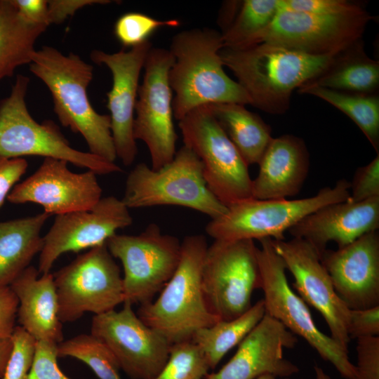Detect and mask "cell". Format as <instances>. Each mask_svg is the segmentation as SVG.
<instances>
[{"instance_id": "10", "label": "cell", "mask_w": 379, "mask_h": 379, "mask_svg": "<svg viewBox=\"0 0 379 379\" xmlns=\"http://www.w3.org/2000/svg\"><path fill=\"white\" fill-rule=\"evenodd\" d=\"M53 274L62 323L98 315L124 303L123 278L106 244L89 249Z\"/></svg>"}, {"instance_id": "13", "label": "cell", "mask_w": 379, "mask_h": 379, "mask_svg": "<svg viewBox=\"0 0 379 379\" xmlns=\"http://www.w3.org/2000/svg\"><path fill=\"white\" fill-rule=\"evenodd\" d=\"M174 58L168 49L152 47L144 65V74L138 92L133 121V135L147 145L151 168L158 170L171 162L176 149L172 90L168 73Z\"/></svg>"}, {"instance_id": "32", "label": "cell", "mask_w": 379, "mask_h": 379, "mask_svg": "<svg viewBox=\"0 0 379 379\" xmlns=\"http://www.w3.org/2000/svg\"><path fill=\"white\" fill-rule=\"evenodd\" d=\"M58 358L72 357L86 364L99 379H121L120 366L111 351L99 339L80 334L58 345Z\"/></svg>"}, {"instance_id": "5", "label": "cell", "mask_w": 379, "mask_h": 379, "mask_svg": "<svg viewBox=\"0 0 379 379\" xmlns=\"http://www.w3.org/2000/svg\"><path fill=\"white\" fill-rule=\"evenodd\" d=\"M29 82L27 77L18 74L10 94L0 102V156L9 159L27 156L54 158L97 175L122 171L114 162L71 147L55 122H37L26 104Z\"/></svg>"}, {"instance_id": "17", "label": "cell", "mask_w": 379, "mask_h": 379, "mask_svg": "<svg viewBox=\"0 0 379 379\" xmlns=\"http://www.w3.org/2000/svg\"><path fill=\"white\" fill-rule=\"evenodd\" d=\"M101 195L102 188L93 171L74 173L67 161L48 157L31 175L14 186L7 200L15 204H37L44 213L58 215L90 209Z\"/></svg>"}, {"instance_id": "34", "label": "cell", "mask_w": 379, "mask_h": 379, "mask_svg": "<svg viewBox=\"0 0 379 379\" xmlns=\"http://www.w3.org/2000/svg\"><path fill=\"white\" fill-rule=\"evenodd\" d=\"M177 19L159 20L139 12H128L116 21L114 33L124 47H135L149 41V37L162 27H178Z\"/></svg>"}, {"instance_id": "14", "label": "cell", "mask_w": 379, "mask_h": 379, "mask_svg": "<svg viewBox=\"0 0 379 379\" xmlns=\"http://www.w3.org/2000/svg\"><path fill=\"white\" fill-rule=\"evenodd\" d=\"M373 17L365 10L320 15L279 9L254 45L267 43L313 55H335L361 39Z\"/></svg>"}, {"instance_id": "25", "label": "cell", "mask_w": 379, "mask_h": 379, "mask_svg": "<svg viewBox=\"0 0 379 379\" xmlns=\"http://www.w3.org/2000/svg\"><path fill=\"white\" fill-rule=\"evenodd\" d=\"M51 215L0 221V286H9L29 266L44 244L41 231Z\"/></svg>"}, {"instance_id": "8", "label": "cell", "mask_w": 379, "mask_h": 379, "mask_svg": "<svg viewBox=\"0 0 379 379\" xmlns=\"http://www.w3.org/2000/svg\"><path fill=\"white\" fill-rule=\"evenodd\" d=\"M259 242L257 258L265 314L304 338L324 361L333 364L343 378H354L356 368L350 360L348 350L317 328L306 302L291 288L285 264L276 252L272 239L265 238Z\"/></svg>"}, {"instance_id": "45", "label": "cell", "mask_w": 379, "mask_h": 379, "mask_svg": "<svg viewBox=\"0 0 379 379\" xmlns=\"http://www.w3.org/2000/svg\"><path fill=\"white\" fill-rule=\"evenodd\" d=\"M12 349L13 342L11 338L0 340V378H2L4 376Z\"/></svg>"}, {"instance_id": "18", "label": "cell", "mask_w": 379, "mask_h": 379, "mask_svg": "<svg viewBox=\"0 0 379 379\" xmlns=\"http://www.w3.org/2000/svg\"><path fill=\"white\" fill-rule=\"evenodd\" d=\"M276 252L294 278L299 296L324 317L331 337L348 350L347 326L350 310L336 293L331 277L316 250L305 240H274Z\"/></svg>"}, {"instance_id": "36", "label": "cell", "mask_w": 379, "mask_h": 379, "mask_svg": "<svg viewBox=\"0 0 379 379\" xmlns=\"http://www.w3.org/2000/svg\"><path fill=\"white\" fill-rule=\"evenodd\" d=\"M279 9L320 15H342L365 11L359 3L347 0H279Z\"/></svg>"}, {"instance_id": "29", "label": "cell", "mask_w": 379, "mask_h": 379, "mask_svg": "<svg viewBox=\"0 0 379 379\" xmlns=\"http://www.w3.org/2000/svg\"><path fill=\"white\" fill-rule=\"evenodd\" d=\"M47 27L25 20L12 0H0V81L31 62L35 43Z\"/></svg>"}, {"instance_id": "44", "label": "cell", "mask_w": 379, "mask_h": 379, "mask_svg": "<svg viewBox=\"0 0 379 379\" xmlns=\"http://www.w3.org/2000/svg\"><path fill=\"white\" fill-rule=\"evenodd\" d=\"M20 15L27 22L49 26L47 0H12Z\"/></svg>"}, {"instance_id": "23", "label": "cell", "mask_w": 379, "mask_h": 379, "mask_svg": "<svg viewBox=\"0 0 379 379\" xmlns=\"http://www.w3.org/2000/svg\"><path fill=\"white\" fill-rule=\"evenodd\" d=\"M252 180V197L285 199L301 190L310 169V154L302 139L291 134L272 138Z\"/></svg>"}, {"instance_id": "12", "label": "cell", "mask_w": 379, "mask_h": 379, "mask_svg": "<svg viewBox=\"0 0 379 379\" xmlns=\"http://www.w3.org/2000/svg\"><path fill=\"white\" fill-rule=\"evenodd\" d=\"M106 245L122 264L125 301L132 305L152 301L172 277L180 259L181 241L163 233L156 223L136 235L116 233Z\"/></svg>"}, {"instance_id": "47", "label": "cell", "mask_w": 379, "mask_h": 379, "mask_svg": "<svg viewBox=\"0 0 379 379\" xmlns=\"http://www.w3.org/2000/svg\"><path fill=\"white\" fill-rule=\"evenodd\" d=\"M257 379H288V378H277L270 375H264Z\"/></svg>"}, {"instance_id": "24", "label": "cell", "mask_w": 379, "mask_h": 379, "mask_svg": "<svg viewBox=\"0 0 379 379\" xmlns=\"http://www.w3.org/2000/svg\"><path fill=\"white\" fill-rule=\"evenodd\" d=\"M39 274L29 265L9 286L18 300V321L36 341L58 345L64 339L53 274Z\"/></svg>"}, {"instance_id": "40", "label": "cell", "mask_w": 379, "mask_h": 379, "mask_svg": "<svg viewBox=\"0 0 379 379\" xmlns=\"http://www.w3.org/2000/svg\"><path fill=\"white\" fill-rule=\"evenodd\" d=\"M347 333L350 340L379 336V306L350 310Z\"/></svg>"}, {"instance_id": "39", "label": "cell", "mask_w": 379, "mask_h": 379, "mask_svg": "<svg viewBox=\"0 0 379 379\" xmlns=\"http://www.w3.org/2000/svg\"><path fill=\"white\" fill-rule=\"evenodd\" d=\"M357 364L352 379H379V336L357 339Z\"/></svg>"}, {"instance_id": "31", "label": "cell", "mask_w": 379, "mask_h": 379, "mask_svg": "<svg viewBox=\"0 0 379 379\" xmlns=\"http://www.w3.org/2000/svg\"><path fill=\"white\" fill-rule=\"evenodd\" d=\"M298 93L316 96L349 117L379 154V98L377 94H358L303 85Z\"/></svg>"}, {"instance_id": "42", "label": "cell", "mask_w": 379, "mask_h": 379, "mask_svg": "<svg viewBox=\"0 0 379 379\" xmlns=\"http://www.w3.org/2000/svg\"><path fill=\"white\" fill-rule=\"evenodd\" d=\"M18 300L10 286H0V340L11 338L16 327Z\"/></svg>"}, {"instance_id": "2", "label": "cell", "mask_w": 379, "mask_h": 379, "mask_svg": "<svg viewBox=\"0 0 379 379\" xmlns=\"http://www.w3.org/2000/svg\"><path fill=\"white\" fill-rule=\"evenodd\" d=\"M223 65L237 79L251 105L272 114L289 108L293 91L319 75L335 55H313L267 43L222 48Z\"/></svg>"}, {"instance_id": "7", "label": "cell", "mask_w": 379, "mask_h": 379, "mask_svg": "<svg viewBox=\"0 0 379 379\" xmlns=\"http://www.w3.org/2000/svg\"><path fill=\"white\" fill-rule=\"evenodd\" d=\"M350 199V182L339 180L315 195L300 199L251 198L227 206L224 214L211 219L206 232L214 240L285 239L284 233L307 215L330 204Z\"/></svg>"}, {"instance_id": "46", "label": "cell", "mask_w": 379, "mask_h": 379, "mask_svg": "<svg viewBox=\"0 0 379 379\" xmlns=\"http://www.w3.org/2000/svg\"><path fill=\"white\" fill-rule=\"evenodd\" d=\"M316 379H332L321 367H314Z\"/></svg>"}, {"instance_id": "27", "label": "cell", "mask_w": 379, "mask_h": 379, "mask_svg": "<svg viewBox=\"0 0 379 379\" xmlns=\"http://www.w3.org/2000/svg\"><path fill=\"white\" fill-rule=\"evenodd\" d=\"M207 105L248 166L258 164L272 139L270 126L244 105Z\"/></svg>"}, {"instance_id": "11", "label": "cell", "mask_w": 379, "mask_h": 379, "mask_svg": "<svg viewBox=\"0 0 379 379\" xmlns=\"http://www.w3.org/2000/svg\"><path fill=\"white\" fill-rule=\"evenodd\" d=\"M261 277L254 241L214 240L202 268V288L210 312L219 320L234 319L253 305Z\"/></svg>"}, {"instance_id": "28", "label": "cell", "mask_w": 379, "mask_h": 379, "mask_svg": "<svg viewBox=\"0 0 379 379\" xmlns=\"http://www.w3.org/2000/svg\"><path fill=\"white\" fill-rule=\"evenodd\" d=\"M279 9V0L225 2L218 20L224 48L242 49L253 46L257 36L272 22Z\"/></svg>"}, {"instance_id": "26", "label": "cell", "mask_w": 379, "mask_h": 379, "mask_svg": "<svg viewBox=\"0 0 379 379\" xmlns=\"http://www.w3.org/2000/svg\"><path fill=\"white\" fill-rule=\"evenodd\" d=\"M304 85L358 94H376L379 62L369 58L361 39L335 55L328 66Z\"/></svg>"}, {"instance_id": "16", "label": "cell", "mask_w": 379, "mask_h": 379, "mask_svg": "<svg viewBox=\"0 0 379 379\" xmlns=\"http://www.w3.org/2000/svg\"><path fill=\"white\" fill-rule=\"evenodd\" d=\"M133 223L129 208L114 196L102 197L91 208L58 215L43 237L38 270L48 273L63 253H77L106 244L107 239Z\"/></svg>"}, {"instance_id": "4", "label": "cell", "mask_w": 379, "mask_h": 379, "mask_svg": "<svg viewBox=\"0 0 379 379\" xmlns=\"http://www.w3.org/2000/svg\"><path fill=\"white\" fill-rule=\"evenodd\" d=\"M208 246L202 234L185 237L172 277L158 298L140 305L136 313L172 345L190 340L195 332L220 321L208 308L202 288V268Z\"/></svg>"}, {"instance_id": "1", "label": "cell", "mask_w": 379, "mask_h": 379, "mask_svg": "<svg viewBox=\"0 0 379 379\" xmlns=\"http://www.w3.org/2000/svg\"><path fill=\"white\" fill-rule=\"evenodd\" d=\"M222 48L221 33L212 28L185 29L173 36L168 50L174 62L168 81L175 93L172 108L176 120L202 105H251L246 91L223 69L220 55Z\"/></svg>"}, {"instance_id": "3", "label": "cell", "mask_w": 379, "mask_h": 379, "mask_svg": "<svg viewBox=\"0 0 379 379\" xmlns=\"http://www.w3.org/2000/svg\"><path fill=\"white\" fill-rule=\"evenodd\" d=\"M29 65L30 72L51 92L53 111L60 124L79 133L89 152L114 162L110 117L97 112L88 96L93 67L77 54L65 55L51 46L36 50Z\"/></svg>"}, {"instance_id": "43", "label": "cell", "mask_w": 379, "mask_h": 379, "mask_svg": "<svg viewBox=\"0 0 379 379\" xmlns=\"http://www.w3.org/2000/svg\"><path fill=\"white\" fill-rule=\"evenodd\" d=\"M48 25L59 24L79 9L93 4H109L106 0H48Z\"/></svg>"}, {"instance_id": "37", "label": "cell", "mask_w": 379, "mask_h": 379, "mask_svg": "<svg viewBox=\"0 0 379 379\" xmlns=\"http://www.w3.org/2000/svg\"><path fill=\"white\" fill-rule=\"evenodd\" d=\"M58 345L36 341L33 361L26 379H71L58 364Z\"/></svg>"}, {"instance_id": "6", "label": "cell", "mask_w": 379, "mask_h": 379, "mask_svg": "<svg viewBox=\"0 0 379 379\" xmlns=\"http://www.w3.org/2000/svg\"><path fill=\"white\" fill-rule=\"evenodd\" d=\"M121 200L128 208L178 206L195 210L211 219L227 210L207 187L201 162L185 145L171 162L158 170L145 163L137 164L127 175Z\"/></svg>"}, {"instance_id": "41", "label": "cell", "mask_w": 379, "mask_h": 379, "mask_svg": "<svg viewBox=\"0 0 379 379\" xmlns=\"http://www.w3.org/2000/svg\"><path fill=\"white\" fill-rule=\"evenodd\" d=\"M27 168L28 163L24 158L9 159L0 156V208Z\"/></svg>"}, {"instance_id": "22", "label": "cell", "mask_w": 379, "mask_h": 379, "mask_svg": "<svg viewBox=\"0 0 379 379\" xmlns=\"http://www.w3.org/2000/svg\"><path fill=\"white\" fill-rule=\"evenodd\" d=\"M379 197L363 201L350 200L324 206L292 227L293 237L308 242L320 258L330 241L342 248L363 234L378 230Z\"/></svg>"}, {"instance_id": "33", "label": "cell", "mask_w": 379, "mask_h": 379, "mask_svg": "<svg viewBox=\"0 0 379 379\" xmlns=\"http://www.w3.org/2000/svg\"><path fill=\"white\" fill-rule=\"evenodd\" d=\"M210 369L199 347L186 340L171 345L166 363L152 379H205Z\"/></svg>"}, {"instance_id": "9", "label": "cell", "mask_w": 379, "mask_h": 379, "mask_svg": "<svg viewBox=\"0 0 379 379\" xmlns=\"http://www.w3.org/2000/svg\"><path fill=\"white\" fill-rule=\"evenodd\" d=\"M182 141L202 164L206 184L226 207L252 197L248 166L207 105L178 121Z\"/></svg>"}, {"instance_id": "21", "label": "cell", "mask_w": 379, "mask_h": 379, "mask_svg": "<svg viewBox=\"0 0 379 379\" xmlns=\"http://www.w3.org/2000/svg\"><path fill=\"white\" fill-rule=\"evenodd\" d=\"M297 343L295 334L265 314L228 362L205 379H257L264 375L288 378L299 368L284 357V349H292Z\"/></svg>"}, {"instance_id": "30", "label": "cell", "mask_w": 379, "mask_h": 379, "mask_svg": "<svg viewBox=\"0 0 379 379\" xmlns=\"http://www.w3.org/2000/svg\"><path fill=\"white\" fill-rule=\"evenodd\" d=\"M265 314L263 300L256 302L242 315L231 320H220L194 333L192 340L205 356L211 369L239 345Z\"/></svg>"}, {"instance_id": "19", "label": "cell", "mask_w": 379, "mask_h": 379, "mask_svg": "<svg viewBox=\"0 0 379 379\" xmlns=\"http://www.w3.org/2000/svg\"><path fill=\"white\" fill-rule=\"evenodd\" d=\"M152 47L149 40L127 51L122 49L109 53L94 50L91 53L95 63L105 65L112 73V86L107 93V107L117 158L126 166L134 162L138 153L133 135L135 107L140 72Z\"/></svg>"}, {"instance_id": "15", "label": "cell", "mask_w": 379, "mask_h": 379, "mask_svg": "<svg viewBox=\"0 0 379 379\" xmlns=\"http://www.w3.org/2000/svg\"><path fill=\"white\" fill-rule=\"evenodd\" d=\"M121 310L94 315L91 334L111 351L131 379H152L166 363L172 344L146 325L125 301Z\"/></svg>"}, {"instance_id": "20", "label": "cell", "mask_w": 379, "mask_h": 379, "mask_svg": "<svg viewBox=\"0 0 379 379\" xmlns=\"http://www.w3.org/2000/svg\"><path fill=\"white\" fill-rule=\"evenodd\" d=\"M334 289L350 310L379 306V233L367 232L321 255Z\"/></svg>"}, {"instance_id": "35", "label": "cell", "mask_w": 379, "mask_h": 379, "mask_svg": "<svg viewBox=\"0 0 379 379\" xmlns=\"http://www.w3.org/2000/svg\"><path fill=\"white\" fill-rule=\"evenodd\" d=\"M13 349L2 379H26L34 355L36 340L20 326L11 336Z\"/></svg>"}, {"instance_id": "38", "label": "cell", "mask_w": 379, "mask_h": 379, "mask_svg": "<svg viewBox=\"0 0 379 379\" xmlns=\"http://www.w3.org/2000/svg\"><path fill=\"white\" fill-rule=\"evenodd\" d=\"M379 197V154L359 167L350 182V201L359 202Z\"/></svg>"}]
</instances>
